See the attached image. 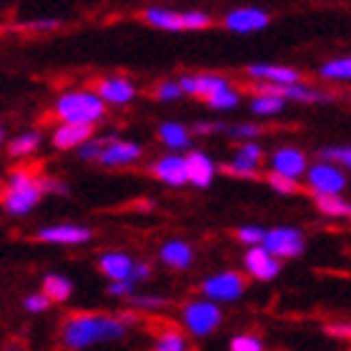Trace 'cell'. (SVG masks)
Segmentation results:
<instances>
[{
    "label": "cell",
    "mask_w": 351,
    "mask_h": 351,
    "mask_svg": "<svg viewBox=\"0 0 351 351\" xmlns=\"http://www.w3.org/2000/svg\"><path fill=\"white\" fill-rule=\"evenodd\" d=\"M125 326L121 316L110 314H73L63 324L60 341L71 351H86L88 346L108 344L125 337Z\"/></svg>",
    "instance_id": "cell-1"
},
{
    "label": "cell",
    "mask_w": 351,
    "mask_h": 351,
    "mask_svg": "<svg viewBox=\"0 0 351 351\" xmlns=\"http://www.w3.org/2000/svg\"><path fill=\"white\" fill-rule=\"evenodd\" d=\"M53 110L63 123L93 125L106 116V103L101 101V95L90 90H68L58 95Z\"/></svg>",
    "instance_id": "cell-2"
},
{
    "label": "cell",
    "mask_w": 351,
    "mask_h": 351,
    "mask_svg": "<svg viewBox=\"0 0 351 351\" xmlns=\"http://www.w3.org/2000/svg\"><path fill=\"white\" fill-rule=\"evenodd\" d=\"M143 21L151 28L166 30V33H186V30L211 28L213 18L206 10H173V8L151 5L143 10Z\"/></svg>",
    "instance_id": "cell-3"
},
{
    "label": "cell",
    "mask_w": 351,
    "mask_h": 351,
    "mask_svg": "<svg viewBox=\"0 0 351 351\" xmlns=\"http://www.w3.org/2000/svg\"><path fill=\"white\" fill-rule=\"evenodd\" d=\"M43 183L30 171H15L8 178V193L3 198V208L10 216H25L36 208V204L43 196Z\"/></svg>",
    "instance_id": "cell-4"
},
{
    "label": "cell",
    "mask_w": 351,
    "mask_h": 351,
    "mask_svg": "<svg viewBox=\"0 0 351 351\" xmlns=\"http://www.w3.org/2000/svg\"><path fill=\"white\" fill-rule=\"evenodd\" d=\"M181 322L183 329L189 331L191 337L204 339L221 326L223 311H221L219 304H213L208 299H191L181 308Z\"/></svg>",
    "instance_id": "cell-5"
},
{
    "label": "cell",
    "mask_w": 351,
    "mask_h": 351,
    "mask_svg": "<svg viewBox=\"0 0 351 351\" xmlns=\"http://www.w3.org/2000/svg\"><path fill=\"white\" fill-rule=\"evenodd\" d=\"M306 186L314 198L341 196L349 186V176L329 161H314L306 171Z\"/></svg>",
    "instance_id": "cell-6"
},
{
    "label": "cell",
    "mask_w": 351,
    "mask_h": 351,
    "mask_svg": "<svg viewBox=\"0 0 351 351\" xmlns=\"http://www.w3.org/2000/svg\"><path fill=\"white\" fill-rule=\"evenodd\" d=\"M201 293L204 299L213 301V304H236L246 293V276L239 271H219L211 276L204 278L201 284Z\"/></svg>",
    "instance_id": "cell-7"
},
{
    "label": "cell",
    "mask_w": 351,
    "mask_h": 351,
    "mask_svg": "<svg viewBox=\"0 0 351 351\" xmlns=\"http://www.w3.org/2000/svg\"><path fill=\"white\" fill-rule=\"evenodd\" d=\"M263 249L274 254L281 263L291 261V258H299L306 251V236L296 226H274L266 231Z\"/></svg>",
    "instance_id": "cell-8"
},
{
    "label": "cell",
    "mask_w": 351,
    "mask_h": 351,
    "mask_svg": "<svg viewBox=\"0 0 351 351\" xmlns=\"http://www.w3.org/2000/svg\"><path fill=\"white\" fill-rule=\"evenodd\" d=\"M271 13L256 5H241L234 8L223 15V28L236 36H251V33H261L269 28Z\"/></svg>",
    "instance_id": "cell-9"
},
{
    "label": "cell",
    "mask_w": 351,
    "mask_h": 351,
    "mask_svg": "<svg viewBox=\"0 0 351 351\" xmlns=\"http://www.w3.org/2000/svg\"><path fill=\"white\" fill-rule=\"evenodd\" d=\"M269 166L271 173L286 176L291 181H299V178H306L308 171V156L296 146H278L274 154L269 156Z\"/></svg>",
    "instance_id": "cell-10"
},
{
    "label": "cell",
    "mask_w": 351,
    "mask_h": 351,
    "mask_svg": "<svg viewBox=\"0 0 351 351\" xmlns=\"http://www.w3.org/2000/svg\"><path fill=\"white\" fill-rule=\"evenodd\" d=\"M254 93H274L278 98H284L286 103H331L334 95L322 90V88L311 86V83H293V86H266V83H256Z\"/></svg>",
    "instance_id": "cell-11"
},
{
    "label": "cell",
    "mask_w": 351,
    "mask_h": 351,
    "mask_svg": "<svg viewBox=\"0 0 351 351\" xmlns=\"http://www.w3.org/2000/svg\"><path fill=\"white\" fill-rule=\"evenodd\" d=\"M263 161H266V154H263L261 143L254 141V143H241L236 148L234 158L223 163L221 169L226 171L228 176H236V178H254L263 166Z\"/></svg>",
    "instance_id": "cell-12"
},
{
    "label": "cell",
    "mask_w": 351,
    "mask_h": 351,
    "mask_svg": "<svg viewBox=\"0 0 351 351\" xmlns=\"http://www.w3.org/2000/svg\"><path fill=\"white\" fill-rule=\"evenodd\" d=\"M249 78H254L256 83H266V86H293L301 83V71L284 63H249L243 68Z\"/></svg>",
    "instance_id": "cell-13"
},
{
    "label": "cell",
    "mask_w": 351,
    "mask_h": 351,
    "mask_svg": "<svg viewBox=\"0 0 351 351\" xmlns=\"http://www.w3.org/2000/svg\"><path fill=\"white\" fill-rule=\"evenodd\" d=\"M243 269L251 278L256 281H274V278L281 274V261H278L274 254L263 249V246H256V249H246L243 254Z\"/></svg>",
    "instance_id": "cell-14"
},
{
    "label": "cell",
    "mask_w": 351,
    "mask_h": 351,
    "mask_svg": "<svg viewBox=\"0 0 351 351\" xmlns=\"http://www.w3.org/2000/svg\"><path fill=\"white\" fill-rule=\"evenodd\" d=\"M151 173L161 183L171 189H181L189 183V166H186V156L181 154H166L158 161L151 163Z\"/></svg>",
    "instance_id": "cell-15"
},
{
    "label": "cell",
    "mask_w": 351,
    "mask_h": 351,
    "mask_svg": "<svg viewBox=\"0 0 351 351\" xmlns=\"http://www.w3.org/2000/svg\"><path fill=\"white\" fill-rule=\"evenodd\" d=\"M93 239V231L88 226L78 223H53L38 231V241L45 243H60V246H81Z\"/></svg>",
    "instance_id": "cell-16"
},
{
    "label": "cell",
    "mask_w": 351,
    "mask_h": 351,
    "mask_svg": "<svg viewBox=\"0 0 351 351\" xmlns=\"http://www.w3.org/2000/svg\"><path fill=\"white\" fill-rule=\"evenodd\" d=\"M181 83L183 93L186 95H193V98H211L216 95L219 90L223 88H231V81H228L226 75H219V73H198V75H183L178 78Z\"/></svg>",
    "instance_id": "cell-17"
},
{
    "label": "cell",
    "mask_w": 351,
    "mask_h": 351,
    "mask_svg": "<svg viewBox=\"0 0 351 351\" xmlns=\"http://www.w3.org/2000/svg\"><path fill=\"white\" fill-rule=\"evenodd\" d=\"M186 166H189V183L196 189H208L216 178V161L204 151H189L186 154Z\"/></svg>",
    "instance_id": "cell-18"
},
{
    "label": "cell",
    "mask_w": 351,
    "mask_h": 351,
    "mask_svg": "<svg viewBox=\"0 0 351 351\" xmlns=\"http://www.w3.org/2000/svg\"><path fill=\"white\" fill-rule=\"evenodd\" d=\"M136 263L138 261L123 251H108L98 258V269L103 271V276L110 278V284H116V281H131Z\"/></svg>",
    "instance_id": "cell-19"
},
{
    "label": "cell",
    "mask_w": 351,
    "mask_h": 351,
    "mask_svg": "<svg viewBox=\"0 0 351 351\" xmlns=\"http://www.w3.org/2000/svg\"><path fill=\"white\" fill-rule=\"evenodd\" d=\"M143 156V148L138 146V143H133V141H118L113 138L108 143V146L103 148V156H101V163L103 166H131V163H136Z\"/></svg>",
    "instance_id": "cell-20"
},
{
    "label": "cell",
    "mask_w": 351,
    "mask_h": 351,
    "mask_svg": "<svg viewBox=\"0 0 351 351\" xmlns=\"http://www.w3.org/2000/svg\"><path fill=\"white\" fill-rule=\"evenodd\" d=\"M98 95H101L103 103L125 106V103H131L136 98V86L123 75H113V78H103L98 83Z\"/></svg>",
    "instance_id": "cell-21"
},
{
    "label": "cell",
    "mask_w": 351,
    "mask_h": 351,
    "mask_svg": "<svg viewBox=\"0 0 351 351\" xmlns=\"http://www.w3.org/2000/svg\"><path fill=\"white\" fill-rule=\"evenodd\" d=\"M93 136V125H75V123H60L51 136L53 148L58 151H71V148L86 146Z\"/></svg>",
    "instance_id": "cell-22"
},
{
    "label": "cell",
    "mask_w": 351,
    "mask_h": 351,
    "mask_svg": "<svg viewBox=\"0 0 351 351\" xmlns=\"http://www.w3.org/2000/svg\"><path fill=\"white\" fill-rule=\"evenodd\" d=\"M158 138L166 148H171V154H181V151H189L193 138H191V131L178 121H166V123L158 125Z\"/></svg>",
    "instance_id": "cell-23"
},
{
    "label": "cell",
    "mask_w": 351,
    "mask_h": 351,
    "mask_svg": "<svg viewBox=\"0 0 351 351\" xmlns=\"http://www.w3.org/2000/svg\"><path fill=\"white\" fill-rule=\"evenodd\" d=\"M161 261L169 266V269L176 271H183L189 269L191 263H193V246L181 239H171L161 246Z\"/></svg>",
    "instance_id": "cell-24"
},
{
    "label": "cell",
    "mask_w": 351,
    "mask_h": 351,
    "mask_svg": "<svg viewBox=\"0 0 351 351\" xmlns=\"http://www.w3.org/2000/svg\"><path fill=\"white\" fill-rule=\"evenodd\" d=\"M43 293L48 296L51 301H63L71 299V293H73V281L63 274H45L43 276Z\"/></svg>",
    "instance_id": "cell-25"
},
{
    "label": "cell",
    "mask_w": 351,
    "mask_h": 351,
    "mask_svg": "<svg viewBox=\"0 0 351 351\" xmlns=\"http://www.w3.org/2000/svg\"><path fill=\"white\" fill-rule=\"evenodd\" d=\"M249 108L254 116L269 118V116H278L286 108V101L274 93H254L249 101Z\"/></svg>",
    "instance_id": "cell-26"
},
{
    "label": "cell",
    "mask_w": 351,
    "mask_h": 351,
    "mask_svg": "<svg viewBox=\"0 0 351 351\" xmlns=\"http://www.w3.org/2000/svg\"><path fill=\"white\" fill-rule=\"evenodd\" d=\"M319 75L324 81H337V83H349L351 81V56H339V58L326 60L319 68Z\"/></svg>",
    "instance_id": "cell-27"
},
{
    "label": "cell",
    "mask_w": 351,
    "mask_h": 351,
    "mask_svg": "<svg viewBox=\"0 0 351 351\" xmlns=\"http://www.w3.org/2000/svg\"><path fill=\"white\" fill-rule=\"evenodd\" d=\"M319 213L329 216V219H349L351 221V201H346L344 196H324L314 198Z\"/></svg>",
    "instance_id": "cell-28"
},
{
    "label": "cell",
    "mask_w": 351,
    "mask_h": 351,
    "mask_svg": "<svg viewBox=\"0 0 351 351\" xmlns=\"http://www.w3.org/2000/svg\"><path fill=\"white\" fill-rule=\"evenodd\" d=\"M154 351H189V339H186L183 331L173 329V326H166V329L156 337Z\"/></svg>",
    "instance_id": "cell-29"
},
{
    "label": "cell",
    "mask_w": 351,
    "mask_h": 351,
    "mask_svg": "<svg viewBox=\"0 0 351 351\" xmlns=\"http://www.w3.org/2000/svg\"><path fill=\"white\" fill-rule=\"evenodd\" d=\"M241 93L236 90L234 86L231 88H223V90H219L216 95H211V98H206V106L211 110H219V113H226V110H236L239 106H241Z\"/></svg>",
    "instance_id": "cell-30"
},
{
    "label": "cell",
    "mask_w": 351,
    "mask_h": 351,
    "mask_svg": "<svg viewBox=\"0 0 351 351\" xmlns=\"http://www.w3.org/2000/svg\"><path fill=\"white\" fill-rule=\"evenodd\" d=\"M40 146V131H25L18 133L10 143H8V154L10 156H28Z\"/></svg>",
    "instance_id": "cell-31"
},
{
    "label": "cell",
    "mask_w": 351,
    "mask_h": 351,
    "mask_svg": "<svg viewBox=\"0 0 351 351\" xmlns=\"http://www.w3.org/2000/svg\"><path fill=\"white\" fill-rule=\"evenodd\" d=\"M319 161H329L339 166L341 171H351V143H341V146H326L319 151Z\"/></svg>",
    "instance_id": "cell-32"
},
{
    "label": "cell",
    "mask_w": 351,
    "mask_h": 351,
    "mask_svg": "<svg viewBox=\"0 0 351 351\" xmlns=\"http://www.w3.org/2000/svg\"><path fill=\"white\" fill-rule=\"evenodd\" d=\"M131 306L136 311H148V314H156V311H163V308H169L171 301L166 296H158V293H136L131 296Z\"/></svg>",
    "instance_id": "cell-33"
},
{
    "label": "cell",
    "mask_w": 351,
    "mask_h": 351,
    "mask_svg": "<svg viewBox=\"0 0 351 351\" xmlns=\"http://www.w3.org/2000/svg\"><path fill=\"white\" fill-rule=\"evenodd\" d=\"M226 133H228V138H234L236 143L241 146V143H254V141H258V136H261V125L236 123V125H228Z\"/></svg>",
    "instance_id": "cell-34"
},
{
    "label": "cell",
    "mask_w": 351,
    "mask_h": 351,
    "mask_svg": "<svg viewBox=\"0 0 351 351\" xmlns=\"http://www.w3.org/2000/svg\"><path fill=\"white\" fill-rule=\"evenodd\" d=\"M266 231H269V228H263V226H239L236 228V239H239L246 249H256V246H263V241H266Z\"/></svg>",
    "instance_id": "cell-35"
},
{
    "label": "cell",
    "mask_w": 351,
    "mask_h": 351,
    "mask_svg": "<svg viewBox=\"0 0 351 351\" xmlns=\"http://www.w3.org/2000/svg\"><path fill=\"white\" fill-rule=\"evenodd\" d=\"M228 351H266V346L256 334H236L228 344Z\"/></svg>",
    "instance_id": "cell-36"
},
{
    "label": "cell",
    "mask_w": 351,
    "mask_h": 351,
    "mask_svg": "<svg viewBox=\"0 0 351 351\" xmlns=\"http://www.w3.org/2000/svg\"><path fill=\"white\" fill-rule=\"evenodd\" d=\"M110 141H113V136H108V138H90L86 146L78 148V156H81L83 161H101L103 148L108 146Z\"/></svg>",
    "instance_id": "cell-37"
},
{
    "label": "cell",
    "mask_w": 351,
    "mask_h": 351,
    "mask_svg": "<svg viewBox=\"0 0 351 351\" xmlns=\"http://www.w3.org/2000/svg\"><path fill=\"white\" fill-rule=\"evenodd\" d=\"M154 95H156V101L173 103L186 93H183V88H181V83H178V81H163V83H158V88L154 90Z\"/></svg>",
    "instance_id": "cell-38"
},
{
    "label": "cell",
    "mask_w": 351,
    "mask_h": 351,
    "mask_svg": "<svg viewBox=\"0 0 351 351\" xmlns=\"http://www.w3.org/2000/svg\"><path fill=\"white\" fill-rule=\"evenodd\" d=\"M266 183H269V189H274L276 193H284V196H291L299 191V181H291V178H286V176H278V173H266Z\"/></svg>",
    "instance_id": "cell-39"
},
{
    "label": "cell",
    "mask_w": 351,
    "mask_h": 351,
    "mask_svg": "<svg viewBox=\"0 0 351 351\" xmlns=\"http://www.w3.org/2000/svg\"><path fill=\"white\" fill-rule=\"evenodd\" d=\"M23 306L28 308V311H45V308L51 306V299H48L43 291H40V293H28V296L23 299Z\"/></svg>",
    "instance_id": "cell-40"
},
{
    "label": "cell",
    "mask_w": 351,
    "mask_h": 351,
    "mask_svg": "<svg viewBox=\"0 0 351 351\" xmlns=\"http://www.w3.org/2000/svg\"><path fill=\"white\" fill-rule=\"evenodd\" d=\"M108 293L118 296V299H131V296H136V284L133 281H116L108 286Z\"/></svg>",
    "instance_id": "cell-41"
},
{
    "label": "cell",
    "mask_w": 351,
    "mask_h": 351,
    "mask_svg": "<svg viewBox=\"0 0 351 351\" xmlns=\"http://www.w3.org/2000/svg\"><path fill=\"white\" fill-rule=\"evenodd\" d=\"M60 25L58 18H36V21L23 23V30H56Z\"/></svg>",
    "instance_id": "cell-42"
},
{
    "label": "cell",
    "mask_w": 351,
    "mask_h": 351,
    "mask_svg": "<svg viewBox=\"0 0 351 351\" xmlns=\"http://www.w3.org/2000/svg\"><path fill=\"white\" fill-rule=\"evenodd\" d=\"M324 331L334 339H351V324L349 322H334V324H326Z\"/></svg>",
    "instance_id": "cell-43"
},
{
    "label": "cell",
    "mask_w": 351,
    "mask_h": 351,
    "mask_svg": "<svg viewBox=\"0 0 351 351\" xmlns=\"http://www.w3.org/2000/svg\"><path fill=\"white\" fill-rule=\"evenodd\" d=\"M148 278H151V266H148V263H143V261H138V263H136V271H133L131 281L138 286V284H143V281H148Z\"/></svg>",
    "instance_id": "cell-44"
},
{
    "label": "cell",
    "mask_w": 351,
    "mask_h": 351,
    "mask_svg": "<svg viewBox=\"0 0 351 351\" xmlns=\"http://www.w3.org/2000/svg\"><path fill=\"white\" fill-rule=\"evenodd\" d=\"M121 322H123L125 326H133V324L138 322V314H136V311H125V314H121Z\"/></svg>",
    "instance_id": "cell-45"
},
{
    "label": "cell",
    "mask_w": 351,
    "mask_h": 351,
    "mask_svg": "<svg viewBox=\"0 0 351 351\" xmlns=\"http://www.w3.org/2000/svg\"><path fill=\"white\" fill-rule=\"evenodd\" d=\"M3 351H21V349H15V346H8V349H3Z\"/></svg>",
    "instance_id": "cell-46"
},
{
    "label": "cell",
    "mask_w": 351,
    "mask_h": 351,
    "mask_svg": "<svg viewBox=\"0 0 351 351\" xmlns=\"http://www.w3.org/2000/svg\"><path fill=\"white\" fill-rule=\"evenodd\" d=\"M3 136H5V131H3V125H0V141H3Z\"/></svg>",
    "instance_id": "cell-47"
}]
</instances>
